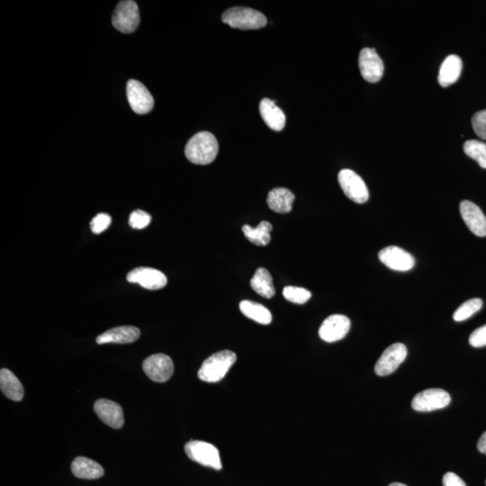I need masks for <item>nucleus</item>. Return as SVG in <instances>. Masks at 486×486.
I'll list each match as a JSON object with an SVG mask.
<instances>
[{
    "mask_svg": "<svg viewBox=\"0 0 486 486\" xmlns=\"http://www.w3.org/2000/svg\"><path fill=\"white\" fill-rule=\"evenodd\" d=\"M219 151V145L215 135L209 132H200L189 141L185 148L189 162L197 165L212 163Z\"/></svg>",
    "mask_w": 486,
    "mask_h": 486,
    "instance_id": "nucleus-1",
    "label": "nucleus"
},
{
    "mask_svg": "<svg viewBox=\"0 0 486 486\" xmlns=\"http://www.w3.org/2000/svg\"><path fill=\"white\" fill-rule=\"evenodd\" d=\"M237 361V356L231 350H221L207 358L199 371L198 378L207 383H217L224 378Z\"/></svg>",
    "mask_w": 486,
    "mask_h": 486,
    "instance_id": "nucleus-2",
    "label": "nucleus"
},
{
    "mask_svg": "<svg viewBox=\"0 0 486 486\" xmlns=\"http://www.w3.org/2000/svg\"><path fill=\"white\" fill-rule=\"evenodd\" d=\"M221 20L229 27L241 30L260 29L267 24L266 16L253 8L236 7L223 14Z\"/></svg>",
    "mask_w": 486,
    "mask_h": 486,
    "instance_id": "nucleus-3",
    "label": "nucleus"
},
{
    "mask_svg": "<svg viewBox=\"0 0 486 486\" xmlns=\"http://www.w3.org/2000/svg\"><path fill=\"white\" fill-rule=\"evenodd\" d=\"M186 456L198 464L221 470V465L219 450L214 445L205 441H193L185 446Z\"/></svg>",
    "mask_w": 486,
    "mask_h": 486,
    "instance_id": "nucleus-4",
    "label": "nucleus"
},
{
    "mask_svg": "<svg viewBox=\"0 0 486 486\" xmlns=\"http://www.w3.org/2000/svg\"><path fill=\"white\" fill-rule=\"evenodd\" d=\"M112 23L116 29L123 34L134 33L140 24V12L136 3L132 0L118 3Z\"/></svg>",
    "mask_w": 486,
    "mask_h": 486,
    "instance_id": "nucleus-5",
    "label": "nucleus"
},
{
    "mask_svg": "<svg viewBox=\"0 0 486 486\" xmlns=\"http://www.w3.org/2000/svg\"><path fill=\"white\" fill-rule=\"evenodd\" d=\"M339 186L344 194L356 204L366 203L369 198V192L366 183L352 169H342L339 173Z\"/></svg>",
    "mask_w": 486,
    "mask_h": 486,
    "instance_id": "nucleus-6",
    "label": "nucleus"
},
{
    "mask_svg": "<svg viewBox=\"0 0 486 486\" xmlns=\"http://www.w3.org/2000/svg\"><path fill=\"white\" fill-rule=\"evenodd\" d=\"M450 393L439 388H431L417 393L412 401V407L417 412H433L443 409L450 404Z\"/></svg>",
    "mask_w": 486,
    "mask_h": 486,
    "instance_id": "nucleus-7",
    "label": "nucleus"
},
{
    "mask_svg": "<svg viewBox=\"0 0 486 486\" xmlns=\"http://www.w3.org/2000/svg\"><path fill=\"white\" fill-rule=\"evenodd\" d=\"M143 369L152 381L164 383L173 375L174 364L168 355L154 354L143 361Z\"/></svg>",
    "mask_w": 486,
    "mask_h": 486,
    "instance_id": "nucleus-8",
    "label": "nucleus"
},
{
    "mask_svg": "<svg viewBox=\"0 0 486 486\" xmlns=\"http://www.w3.org/2000/svg\"><path fill=\"white\" fill-rule=\"evenodd\" d=\"M126 93H127L129 104L135 113L148 114L154 108V97L149 93L147 88L138 80H129Z\"/></svg>",
    "mask_w": 486,
    "mask_h": 486,
    "instance_id": "nucleus-9",
    "label": "nucleus"
},
{
    "mask_svg": "<svg viewBox=\"0 0 486 486\" xmlns=\"http://www.w3.org/2000/svg\"><path fill=\"white\" fill-rule=\"evenodd\" d=\"M407 356V349L402 343H393L388 347L376 362V375L385 376L391 375L398 369L400 365Z\"/></svg>",
    "mask_w": 486,
    "mask_h": 486,
    "instance_id": "nucleus-10",
    "label": "nucleus"
},
{
    "mask_svg": "<svg viewBox=\"0 0 486 486\" xmlns=\"http://www.w3.org/2000/svg\"><path fill=\"white\" fill-rule=\"evenodd\" d=\"M359 66L362 77L367 82L376 83L383 77L385 69L383 60L379 57L375 49L364 48L361 51Z\"/></svg>",
    "mask_w": 486,
    "mask_h": 486,
    "instance_id": "nucleus-11",
    "label": "nucleus"
},
{
    "mask_svg": "<svg viewBox=\"0 0 486 486\" xmlns=\"http://www.w3.org/2000/svg\"><path fill=\"white\" fill-rule=\"evenodd\" d=\"M379 260L396 271H409L415 265L412 254L398 246H389L378 253Z\"/></svg>",
    "mask_w": 486,
    "mask_h": 486,
    "instance_id": "nucleus-12",
    "label": "nucleus"
},
{
    "mask_svg": "<svg viewBox=\"0 0 486 486\" xmlns=\"http://www.w3.org/2000/svg\"><path fill=\"white\" fill-rule=\"evenodd\" d=\"M350 329V321L347 316L333 315L329 316L321 325L319 335L323 341L332 343L346 337Z\"/></svg>",
    "mask_w": 486,
    "mask_h": 486,
    "instance_id": "nucleus-13",
    "label": "nucleus"
},
{
    "mask_svg": "<svg viewBox=\"0 0 486 486\" xmlns=\"http://www.w3.org/2000/svg\"><path fill=\"white\" fill-rule=\"evenodd\" d=\"M127 280L130 283L141 284L149 290H159L165 287L167 277L160 270L151 267H137L129 272Z\"/></svg>",
    "mask_w": 486,
    "mask_h": 486,
    "instance_id": "nucleus-14",
    "label": "nucleus"
},
{
    "mask_svg": "<svg viewBox=\"0 0 486 486\" xmlns=\"http://www.w3.org/2000/svg\"><path fill=\"white\" fill-rule=\"evenodd\" d=\"M459 210L468 229L478 237H485L486 217L480 207L470 201L464 200L460 203Z\"/></svg>",
    "mask_w": 486,
    "mask_h": 486,
    "instance_id": "nucleus-15",
    "label": "nucleus"
},
{
    "mask_svg": "<svg viewBox=\"0 0 486 486\" xmlns=\"http://www.w3.org/2000/svg\"><path fill=\"white\" fill-rule=\"evenodd\" d=\"M95 413L104 422L113 428H121L125 424L122 407L108 399H100L95 402Z\"/></svg>",
    "mask_w": 486,
    "mask_h": 486,
    "instance_id": "nucleus-16",
    "label": "nucleus"
},
{
    "mask_svg": "<svg viewBox=\"0 0 486 486\" xmlns=\"http://www.w3.org/2000/svg\"><path fill=\"white\" fill-rule=\"evenodd\" d=\"M141 332L136 327L121 326L106 330L97 338V344H129L140 338Z\"/></svg>",
    "mask_w": 486,
    "mask_h": 486,
    "instance_id": "nucleus-17",
    "label": "nucleus"
},
{
    "mask_svg": "<svg viewBox=\"0 0 486 486\" xmlns=\"http://www.w3.org/2000/svg\"><path fill=\"white\" fill-rule=\"evenodd\" d=\"M260 113L266 125L273 131L280 132L286 125V114L274 100L264 99L260 104Z\"/></svg>",
    "mask_w": 486,
    "mask_h": 486,
    "instance_id": "nucleus-18",
    "label": "nucleus"
},
{
    "mask_svg": "<svg viewBox=\"0 0 486 486\" xmlns=\"http://www.w3.org/2000/svg\"><path fill=\"white\" fill-rule=\"evenodd\" d=\"M294 201L295 195L289 189L278 188L269 193L267 203L272 211L278 214H289L291 212Z\"/></svg>",
    "mask_w": 486,
    "mask_h": 486,
    "instance_id": "nucleus-19",
    "label": "nucleus"
},
{
    "mask_svg": "<svg viewBox=\"0 0 486 486\" xmlns=\"http://www.w3.org/2000/svg\"><path fill=\"white\" fill-rule=\"evenodd\" d=\"M462 60L460 57L451 54L443 62L439 73V83L441 87H448L459 79L462 71Z\"/></svg>",
    "mask_w": 486,
    "mask_h": 486,
    "instance_id": "nucleus-20",
    "label": "nucleus"
},
{
    "mask_svg": "<svg viewBox=\"0 0 486 486\" xmlns=\"http://www.w3.org/2000/svg\"><path fill=\"white\" fill-rule=\"evenodd\" d=\"M71 471L77 478L88 480L100 478L105 474L99 463L84 457H79L73 460Z\"/></svg>",
    "mask_w": 486,
    "mask_h": 486,
    "instance_id": "nucleus-21",
    "label": "nucleus"
},
{
    "mask_svg": "<svg viewBox=\"0 0 486 486\" xmlns=\"http://www.w3.org/2000/svg\"><path fill=\"white\" fill-rule=\"evenodd\" d=\"M0 388L4 396L12 401L20 402L24 398L25 391L21 382L7 369L0 371Z\"/></svg>",
    "mask_w": 486,
    "mask_h": 486,
    "instance_id": "nucleus-22",
    "label": "nucleus"
},
{
    "mask_svg": "<svg viewBox=\"0 0 486 486\" xmlns=\"http://www.w3.org/2000/svg\"><path fill=\"white\" fill-rule=\"evenodd\" d=\"M252 289L264 298L270 299L276 294L273 278L267 269L260 267L256 270L251 280Z\"/></svg>",
    "mask_w": 486,
    "mask_h": 486,
    "instance_id": "nucleus-23",
    "label": "nucleus"
},
{
    "mask_svg": "<svg viewBox=\"0 0 486 486\" xmlns=\"http://www.w3.org/2000/svg\"><path fill=\"white\" fill-rule=\"evenodd\" d=\"M240 310L247 318L252 319L256 323L264 325L271 324V313L263 304L244 300L240 303Z\"/></svg>",
    "mask_w": 486,
    "mask_h": 486,
    "instance_id": "nucleus-24",
    "label": "nucleus"
},
{
    "mask_svg": "<svg viewBox=\"0 0 486 486\" xmlns=\"http://www.w3.org/2000/svg\"><path fill=\"white\" fill-rule=\"evenodd\" d=\"M272 224L267 221H263L257 227L253 228L250 226H244L243 232L245 237L251 243L258 246H266L271 241Z\"/></svg>",
    "mask_w": 486,
    "mask_h": 486,
    "instance_id": "nucleus-25",
    "label": "nucleus"
},
{
    "mask_svg": "<svg viewBox=\"0 0 486 486\" xmlns=\"http://www.w3.org/2000/svg\"><path fill=\"white\" fill-rule=\"evenodd\" d=\"M465 154L476 160L483 169H486V143L481 141L470 140L464 145Z\"/></svg>",
    "mask_w": 486,
    "mask_h": 486,
    "instance_id": "nucleus-26",
    "label": "nucleus"
},
{
    "mask_svg": "<svg viewBox=\"0 0 486 486\" xmlns=\"http://www.w3.org/2000/svg\"><path fill=\"white\" fill-rule=\"evenodd\" d=\"M483 306L482 299L473 298L470 299L464 304H461L454 313L453 319L456 321H463L470 318L474 313L481 310Z\"/></svg>",
    "mask_w": 486,
    "mask_h": 486,
    "instance_id": "nucleus-27",
    "label": "nucleus"
},
{
    "mask_svg": "<svg viewBox=\"0 0 486 486\" xmlns=\"http://www.w3.org/2000/svg\"><path fill=\"white\" fill-rule=\"evenodd\" d=\"M284 297L291 303L297 304H306L312 294L309 290L297 287H286L283 290Z\"/></svg>",
    "mask_w": 486,
    "mask_h": 486,
    "instance_id": "nucleus-28",
    "label": "nucleus"
},
{
    "mask_svg": "<svg viewBox=\"0 0 486 486\" xmlns=\"http://www.w3.org/2000/svg\"><path fill=\"white\" fill-rule=\"evenodd\" d=\"M151 217L143 210H135L129 218V224L134 229H145L151 223Z\"/></svg>",
    "mask_w": 486,
    "mask_h": 486,
    "instance_id": "nucleus-29",
    "label": "nucleus"
},
{
    "mask_svg": "<svg viewBox=\"0 0 486 486\" xmlns=\"http://www.w3.org/2000/svg\"><path fill=\"white\" fill-rule=\"evenodd\" d=\"M112 223V218L108 214H99L92 219L90 223V228L92 232L95 234H102L106 230H108Z\"/></svg>",
    "mask_w": 486,
    "mask_h": 486,
    "instance_id": "nucleus-30",
    "label": "nucleus"
},
{
    "mask_svg": "<svg viewBox=\"0 0 486 486\" xmlns=\"http://www.w3.org/2000/svg\"><path fill=\"white\" fill-rule=\"evenodd\" d=\"M474 133L483 140H486V110L477 112L472 118Z\"/></svg>",
    "mask_w": 486,
    "mask_h": 486,
    "instance_id": "nucleus-31",
    "label": "nucleus"
},
{
    "mask_svg": "<svg viewBox=\"0 0 486 486\" xmlns=\"http://www.w3.org/2000/svg\"><path fill=\"white\" fill-rule=\"evenodd\" d=\"M470 343L474 348L486 346V324L472 332Z\"/></svg>",
    "mask_w": 486,
    "mask_h": 486,
    "instance_id": "nucleus-32",
    "label": "nucleus"
},
{
    "mask_svg": "<svg viewBox=\"0 0 486 486\" xmlns=\"http://www.w3.org/2000/svg\"><path fill=\"white\" fill-rule=\"evenodd\" d=\"M443 486H467V485L459 476L450 472L443 477Z\"/></svg>",
    "mask_w": 486,
    "mask_h": 486,
    "instance_id": "nucleus-33",
    "label": "nucleus"
},
{
    "mask_svg": "<svg viewBox=\"0 0 486 486\" xmlns=\"http://www.w3.org/2000/svg\"><path fill=\"white\" fill-rule=\"evenodd\" d=\"M477 448H478L480 452L486 455V431L480 437L478 443H477Z\"/></svg>",
    "mask_w": 486,
    "mask_h": 486,
    "instance_id": "nucleus-34",
    "label": "nucleus"
},
{
    "mask_svg": "<svg viewBox=\"0 0 486 486\" xmlns=\"http://www.w3.org/2000/svg\"><path fill=\"white\" fill-rule=\"evenodd\" d=\"M388 486H407L406 485L401 484V483H393Z\"/></svg>",
    "mask_w": 486,
    "mask_h": 486,
    "instance_id": "nucleus-35",
    "label": "nucleus"
}]
</instances>
